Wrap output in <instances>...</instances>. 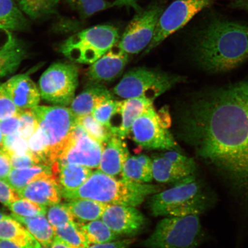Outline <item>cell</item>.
Listing matches in <instances>:
<instances>
[{"label":"cell","mask_w":248,"mask_h":248,"mask_svg":"<svg viewBox=\"0 0 248 248\" xmlns=\"http://www.w3.org/2000/svg\"><path fill=\"white\" fill-rule=\"evenodd\" d=\"M213 2L214 0H175L164 9L154 38L145 52L156 48L169 36L186 26L195 15L209 8Z\"/></svg>","instance_id":"7c38bea8"},{"label":"cell","mask_w":248,"mask_h":248,"mask_svg":"<svg viewBox=\"0 0 248 248\" xmlns=\"http://www.w3.org/2000/svg\"><path fill=\"white\" fill-rule=\"evenodd\" d=\"M11 216L20 222L42 246L50 247L56 235L45 215L22 217L12 213Z\"/></svg>","instance_id":"d4e9b609"},{"label":"cell","mask_w":248,"mask_h":248,"mask_svg":"<svg viewBox=\"0 0 248 248\" xmlns=\"http://www.w3.org/2000/svg\"><path fill=\"white\" fill-rule=\"evenodd\" d=\"M181 126L197 156L248 204V80L198 92Z\"/></svg>","instance_id":"6da1fadb"},{"label":"cell","mask_w":248,"mask_h":248,"mask_svg":"<svg viewBox=\"0 0 248 248\" xmlns=\"http://www.w3.org/2000/svg\"><path fill=\"white\" fill-rule=\"evenodd\" d=\"M0 240L13 241L28 248H34L40 244L20 222L12 216L0 221Z\"/></svg>","instance_id":"484cf974"},{"label":"cell","mask_w":248,"mask_h":248,"mask_svg":"<svg viewBox=\"0 0 248 248\" xmlns=\"http://www.w3.org/2000/svg\"><path fill=\"white\" fill-rule=\"evenodd\" d=\"M18 114L19 117V129L18 132L28 140L38 129V121L31 108L20 110Z\"/></svg>","instance_id":"74e56055"},{"label":"cell","mask_w":248,"mask_h":248,"mask_svg":"<svg viewBox=\"0 0 248 248\" xmlns=\"http://www.w3.org/2000/svg\"><path fill=\"white\" fill-rule=\"evenodd\" d=\"M20 198L19 195L7 182L0 179V203L8 207Z\"/></svg>","instance_id":"7bdbcfd3"},{"label":"cell","mask_w":248,"mask_h":248,"mask_svg":"<svg viewBox=\"0 0 248 248\" xmlns=\"http://www.w3.org/2000/svg\"><path fill=\"white\" fill-rule=\"evenodd\" d=\"M18 113L16 115L0 120V131H1L4 137L14 134L18 131L19 117H18Z\"/></svg>","instance_id":"ee69618b"},{"label":"cell","mask_w":248,"mask_h":248,"mask_svg":"<svg viewBox=\"0 0 248 248\" xmlns=\"http://www.w3.org/2000/svg\"><path fill=\"white\" fill-rule=\"evenodd\" d=\"M76 123L92 138L104 145L114 136L109 129L99 123L92 114L77 117Z\"/></svg>","instance_id":"d6a6232c"},{"label":"cell","mask_w":248,"mask_h":248,"mask_svg":"<svg viewBox=\"0 0 248 248\" xmlns=\"http://www.w3.org/2000/svg\"><path fill=\"white\" fill-rule=\"evenodd\" d=\"M191 52L198 66L212 74L232 71L248 60V23L212 16L194 34Z\"/></svg>","instance_id":"7a4b0ae2"},{"label":"cell","mask_w":248,"mask_h":248,"mask_svg":"<svg viewBox=\"0 0 248 248\" xmlns=\"http://www.w3.org/2000/svg\"><path fill=\"white\" fill-rule=\"evenodd\" d=\"M112 98L111 93L104 86L94 82L74 98L70 108L76 117L89 115L98 105Z\"/></svg>","instance_id":"7402d4cb"},{"label":"cell","mask_w":248,"mask_h":248,"mask_svg":"<svg viewBox=\"0 0 248 248\" xmlns=\"http://www.w3.org/2000/svg\"><path fill=\"white\" fill-rule=\"evenodd\" d=\"M80 227L91 245L108 243L120 238L101 219L80 224Z\"/></svg>","instance_id":"f546056e"},{"label":"cell","mask_w":248,"mask_h":248,"mask_svg":"<svg viewBox=\"0 0 248 248\" xmlns=\"http://www.w3.org/2000/svg\"><path fill=\"white\" fill-rule=\"evenodd\" d=\"M12 170L10 156L4 150H0V179L5 181Z\"/></svg>","instance_id":"f6af8a7d"},{"label":"cell","mask_w":248,"mask_h":248,"mask_svg":"<svg viewBox=\"0 0 248 248\" xmlns=\"http://www.w3.org/2000/svg\"><path fill=\"white\" fill-rule=\"evenodd\" d=\"M14 0H0V29L24 31L29 21Z\"/></svg>","instance_id":"f1b7e54d"},{"label":"cell","mask_w":248,"mask_h":248,"mask_svg":"<svg viewBox=\"0 0 248 248\" xmlns=\"http://www.w3.org/2000/svg\"><path fill=\"white\" fill-rule=\"evenodd\" d=\"M153 179L160 184L175 185L198 174L197 165L188 166L172 162L159 155L153 157Z\"/></svg>","instance_id":"ffe728a7"},{"label":"cell","mask_w":248,"mask_h":248,"mask_svg":"<svg viewBox=\"0 0 248 248\" xmlns=\"http://www.w3.org/2000/svg\"><path fill=\"white\" fill-rule=\"evenodd\" d=\"M134 242L133 239H120L108 243L92 244L88 248H129Z\"/></svg>","instance_id":"bcb514c9"},{"label":"cell","mask_w":248,"mask_h":248,"mask_svg":"<svg viewBox=\"0 0 248 248\" xmlns=\"http://www.w3.org/2000/svg\"><path fill=\"white\" fill-rule=\"evenodd\" d=\"M45 216L54 229L75 221L66 203L60 202L46 207Z\"/></svg>","instance_id":"d590c367"},{"label":"cell","mask_w":248,"mask_h":248,"mask_svg":"<svg viewBox=\"0 0 248 248\" xmlns=\"http://www.w3.org/2000/svg\"><path fill=\"white\" fill-rule=\"evenodd\" d=\"M20 198H26L43 207L60 203L62 195L57 176H46L30 183L18 193Z\"/></svg>","instance_id":"d6986e66"},{"label":"cell","mask_w":248,"mask_h":248,"mask_svg":"<svg viewBox=\"0 0 248 248\" xmlns=\"http://www.w3.org/2000/svg\"><path fill=\"white\" fill-rule=\"evenodd\" d=\"M40 128L48 139L49 160L51 165L58 162L69 144L77 117L71 108L63 106H36L31 108Z\"/></svg>","instance_id":"9c48e42d"},{"label":"cell","mask_w":248,"mask_h":248,"mask_svg":"<svg viewBox=\"0 0 248 248\" xmlns=\"http://www.w3.org/2000/svg\"><path fill=\"white\" fill-rule=\"evenodd\" d=\"M49 248H78L76 247L71 246V245L68 244L61 239L57 236H55L53 242Z\"/></svg>","instance_id":"681fc988"},{"label":"cell","mask_w":248,"mask_h":248,"mask_svg":"<svg viewBox=\"0 0 248 248\" xmlns=\"http://www.w3.org/2000/svg\"><path fill=\"white\" fill-rule=\"evenodd\" d=\"M170 123L168 108L164 107L156 111L152 105L133 122L131 130L133 141L147 150L179 151L169 131Z\"/></svg>","instance_id":"52a82bcc"},{"label":"cell","mask_w":248,"mask_h":248,"mask_svg":"<svg viewBox=\"0 0 248 248\" xmlns=\"http://www.w3.org/2000/svg\"><path fill=\"white\" fill-rule=\"evenodd\" d=\"M57 180L61 194L78 188L91 177L93 170L85 166L59 163Z\"/></svg>","instance_id":"603a6c76"},{"label":"cell","mask_w":248,"mask_h":248,"mask_svg":"<svg viewBox=\"0 0 248 248\" xmlns=\"http://www.w3.org/2000/svg\"><path fill=\"white\" fill-rule=\"evenodd\" d=\"M3 150L10 156L30 153L27 140L18 132L4 137Z\"/></svg>","instance_id":"f35d334b"},{"label":"cell","mask_w":248,"mask_h":248,"mask_svg":"<svg viewBox=\"0 0 248 248\" xmlns=\"http://www.w3.org/2000/svg\"><path fill=\"white\" fill-rule=\"evenodd\" d=\"M126 181L148 184L153 179V160L145 155L129 156L122 172Z\"/></svg>","instance_id":"cb8c5ba5"},{"label":"cell","mask_w":248,"mask_h":248,"mask_svg":"<svg viewBox=\"0 0 248 248\" xmlns=\"http://www.w3.org/2000/svg\"><path fill=\"white\" fill-rule=\"evenodd\" d=\"M129 156L128 147L123 139L113 136L105 144L98 169L115 177L122 173L124 164Z\"/></svg>","instance_id":"44dd1931"},{"label":"cell","mask_w":248,"mask_h":248,"mask_svg":"<svg viewBox=\"0 0 248 248\" xmlns=\"http://www.w3.org/2000/svg\"><path fill=\"white\" fill-rule=\"evenodd\" d=\"M182 79L179 76L139 67L126 73L113 92L125 99L144 98L154 101Z\"/></svg>","instance_id":"ba28073f"},{"label":"cell","mask_w":248,"mask_h":248,"mask_svg":"<svg viewBox=\"0 0 248 248\" xmlns=\"http://www.w3.org/2000/svg\"><path fill=\"white\" fill-rule=\"evenodd\" d=\"M25 55L23 43L12 31L0 29V78L15 73Z\"/></svg>","instance_id":"ac0fdd59"},{"label":"cell","mask_w":248,"mask_h":248,"mask_svg":"<svg viewBox=\"0 0 248 248\" xmlns=\"http://www.w3.org/2000/svg\"><path fill=\"white\" fill-rule=\"evenodd\" d=\"M117 101L112 99L108 100L97 105L94 108L92 115L98 122L108 128L111 117L115 111Z\"/></svg>","instance_id":"ab89813d"},{"label":"cell","mask_w":248,"mask_h":248,"mask_svg":"<svg viewBox=\"0 0 248 248\" xmlns=\"http://www.w3.org/2000/svg\"><path fill=\"white\" fill-rule=\"evenodd\" d=\"M74 217L80 224L101 219L108 204L90 199H77L65 203Z\"/></svg>","instance_id":"4316f807"},{"label":"cell","mask_w":248,"mask_h":248,"mask_svg":"<svg viewBox=\"0 0 248 248\" xmlns=\"http://www.w3.org/2000/svg\"><path fill=\"white\" fill-rule=\"evenodd\" d=\"M4 136L1 131H0V150H3L4 148Z\"/></svg>","instance_id":"816d5d0a"},{"label":"cell","mask_w":248,"mask_h":248,"mask_svg":"<svg viewBox=\"0 0 248 248\" xmlns=\"http://www.w3.org/2000/svg\"><path fill=\"white\" fill-rule=\"evenodd\" d=\"M60 0H17L20 10L31 19L47 16L55 13Z\"/></svg>","instance_id":"4dcf8cb0"},{"label":"cell","mask_w":248,"mask_h":248,"mask_svg":"<svg viewBox=\"0 0 248 248\" xmlns=\"http://www.w3.org/2000/svg\"><path fill=\"white\" fill-rule=\"evenodd\" d=\"M14 215L22 217L45 215L46 207L26 198H20L8 206Z\"/></svg>","instance_id":"8d00e7d4"},{"label":"cell","mask_w":248,"mask_h":248,"mask_svg":"<svg viewBox=\"0 0 248 248\" xmlns=\"http://www.w3.org/2000/svg\"><path fill=\"white\" fill-rule=\"evenodd\" d=\"M161 190L159 185L118 180L98 170L78 188L61 195L67 201L84 198L113 205L137 207Z\"/></svg>","instance_id":"277c9868"},{"label":"cell","mask_w":248,"mask_h":248,"mask_svg":"<svg viewBox=\"0 0 248 248\" xmlns=\"http://www.w3.org/2000/svg\"><path fill=\"white\" fill-rule=\"evenodd\" d=\"M153 101L144 98L125 99L117 101L115 111L111 117L108 128L114 136L124 139L131 133L133 122Z\"/></svg>","instance_id":"9a60e30c"},{"label":"cell","mask_w":248,"mask_h":248,"mask_svg":"<svg viewBox=\"0 0 248 248\" xmlns=\"http://www.w3.org/2000/svg\"><path fill=\"white\" fill-rule=\"evenodd\" d=\"M113 5L117 7H126L127 8H132L135 11L138 12L140 10L136 0H114Z\"/></svg>","instance_id":"7dc6e473"},{"label":"cell","mask_w":248,"mask_h":248,"mask_svg":"<svg viewBox=\"0 0 248 248\" xmlns=\"http://www.w3.org/2000/svg\"><path fill=\"white\" fill-rule=\"evenodd\" d=\"M2 86L19 109H30L38 106L41 97L39 90L26 74L12 77Z\"/></svg>","instance_id":"e0dca14e"},{"label":"cell","mask_w":248,"mask_h":248,"mask_svg":"<svg viewBox=\"0 0 248 248\" xmlns=\"http://www.w3.org/2000/svg\"><path fill=\"white\" fill-rule=\"evenodd\" d=\"M10 157L12 169L29 168L41 165L39 161L30 153L12 155Z\"/></svg>","instance_id":"b9f144b4"},{"label":"cell","mask_w":248,"mask_h":248,"mask_svg":"<svg viewBox=\"0 0 248 248\" xmlns=\"http://www.w3.org/2000/svg\"><path fill=\"white\" fill-rule=\"evenodd\" d=\"M39 84L43 100L57 106H67L75 98L78 70L74 64L56 63L43 74Z\"/></svg>","instance_id":"30bf717a"},{"label":"cell","mask_w":248,"mask_h":248,"mask_svg":"<svg viewBox=\"0 0 248 248\" xmlns=\"http://www.w3.org/2000/svg\"><path fill=\"white\" fill-rule=\"evenodd\" d=\"M229 5L232 8L248 11V0H230Z\"/></svg>","instance_id":"c3c4849f"},{"label":"cell","mask_w":248,"mask_h":248,"mask_svg":"<svg viewBox=\"0 0 248 248\" xmlns=\"http://www.w3.org/2000/svg\"><path fill=\"white\" fill-rule=\"evenodd\" d=\"M101 219L114 233L133 237L146 224V218L136 207L108 204Z\"/></svg>","instance_id":"5bb4252c"},{"label":"cell","mask_w":248,"mask_h":248,"mask_svg":"<svg viewBox=\"0 0 248 248\" xmlns=\"http://www.w3.org/2000/svg\"><path fill=\"white\" fill-rule=\"evenodd\" d=\"M20 110L0 83V120L16 115Z\"/></svg>","instance_id":"60d3db41"},{"label":"cell","mask_w":248,"mask_h":248,"mask_svg":"<svg viewBox=\"0 0 248 248\" xmlns=\"http://www.w3.org/2000/svg\"><path fill=\"white\" fill-rule=\"evenodd\" d=\"M54 230L56 236L71 246L78 248H88L91 246L79 222L74 221Z\"/></svg>","instance_id":"1f68e13d"},{"label":"cell","mask_w":248,"mask_h":248,"mask_svg":"<svg viewBox=\"0 0 248 248\" xmlns=\"http://www.w3.org/2000/svg\"><path fill=\"white\" fill-rule=\"evenodd\" d=\"M205 237L200 216L168 217L141 244L147 248H198Z\"/></svg>","instance_id":"5b68a950"},{"label":"cell","mask_w":248,"mask_h":248,"mask_svg":"<svg viewBox=\"0 0 248 248\" xmlns=\"http://www.w3.org/2000/svg\"><path fill=\"white\" fill-rule=\"evenodd\" d=\"M82 18H87L97 12L113 7V3L106 0H66Z\"/></svg>","instance_id":"e575fe53"},{"label":"cell","mask_w":248,"mask_h":248,"mask_svg":"<svg viewBox=\"0 0 248 248\" xmlns=\"http://www.w3.org/2000/svg\"><path fill=\"white\" fill-rule=\"evenodd\" d=\"M119 31L111 25H98L74 34L62 43L60 51L76 63L92 64L115 46Z\"/></svg>","instance_id":"8992f818"},{"label":"cell","mask_w":248,"mask_h":248,"mask_svg":"<svg viewBox=\"0 0 248 248\" xmlns=\"http://www.w3.org/2000/svg\"><path fill=\"white\" fill-rule=\"evenodd\" d=\"M216 202L215 194L197 174L151 195L148 207L154 217L200 216Z\"/></svg>","instance_id":"3957f363"},{"label":"cell","mask_w":248,"mask_h":248,"mask_svg":"<svg viewBox=\"0 0 248 248\" xmlns=\"http://www.w3.org/2000/svg\"><path fill=\"white\" fill-rule=\"evenodd\" d=\"M128 54L117 44L89 67L88 76L93 82H109L119 77L128 61Z\"/></svg>","instance_id":"2e32d148"},{"label":"cell","mask_w":248,"mask_h":248,"mask_svg":"<svg viewBox=\"0 0 248 248\" xmlns=\"http://www.w3.org/2000/svg\"><path fill=\"white\" fill-rule=\"evenodd\" d=\"M34 248H47V247H43L42 246L41 244H39V246Z\"/></svg>","instance_id":"f5cc1de1"},{"label":"cell","mask_w":248,"mask_h":248,"mask_svg":"<svg viewBox=\"0 0 248 248\" xmlns=\"http://www.w3.org/2000/svg\"><path fill=\"white\" fill-rule=\"evenodd\" d=\"M164 9L163 4L155 2L139 11L117 43L119 48L128 55L137 54L147 48L154 38Z\"/></svg>","instance_id":"8fae6325"},{"label":"cell","mask_w":248,"mask_h":248,"mask_svg":"<svg viewBox=\"0 0 248 248\" xmlns=\"http://www.w3.org/2000/svg\"><path fill=\"white\" fill-rule=\"evenodd\" d=\"M53 175L52 166L41 164L29 168L12 169L5 181L18 193L30 183Z\"/></svg>","instance_id":"83f0119b"},{"label":"cell","mask_w":248,"mask_h":248,"mask_svg":"<svg viewBox=\"0 0 248 248\" xmlns=\"http://www.w3.org/2000/svg\"><path fill=\"white\" fill-rule=\"evenodd\" d=\"M30 153L40 164L50 166L49 160V143L47 136L39 128L28 140Z\"/></svg>","instance_id":"836d02e7"},{"label":"cell","mask_w":248,"mask_h":248,"mask_svg":"<svg viewBox=\"0 0 248 248\" xmlns=\"http://www.w3.org/2000/svg\"><path fill=\"white\" fill-rule=\"evenodd\" d=\"M105 145L90 136L78 124L73 130L69 144L58 162L98 169Z\"/></svg>","instance_id":"4fadbf2b"},{"label":"cell","mask_w":248,"mask_h":248,"mask_svg":"<svg viewBox=\"0 0 248 248\" xmlns=\"http://www.w3.org/2000/svg\"><path fill=\"white\" fill-rule=\"evenodd\" d=\"M0 248H28L20 246L13 241L0 240Z\"/></svg>","instance_id":"f907efd6"}]
</instances>
